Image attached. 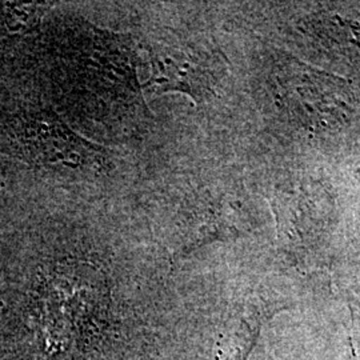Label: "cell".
Returning <instances> with one entry per match:
<instances>
[{"label":"cell","instance_id":"obj_5","mask_svg":"<svg viewBox=\"0 0 360 360\" xmlns=\"http://www.w3.org/2000/svg\"><path fill=\"white\" fill-rule=\"evenodd\" d=\"M49 3H31V4H20L16 3L8 4V27L11 31H22L26 27L38 23L41 13L49 7Z\"/></svg>","mask_w":360,"mask_h":360},{"label":"cell","instance_id":"obj_1","mask_svg":"<svg viewBox=\"0 0 360 360\" xmlns=\"http://www.w3.org/2000/svg\"><path fill=\"white\" fill-rule=\"evenodd\" d=\"M151 75L143 90L151 94L183 92L193 102L208 99L215 91L221 65L212 52L193 46L159 44L150 51Z\"/></svg>","mask_w":360,"mask_h":360},{"label":"cell","instance_id":"obj_3","mask_svg":"<svg viewBox=\"0 0 360 360\" xmlns=\"http://www.w3.org/2000/svg\"><path fill=\"white\" fill-rule=\"evenodd\" d=\"M283 103L303 122L315 127H330L346 117L348 105L339 86L328 75L296 68L283 80Z\"/></svg>","mask_w":360,"mask_h":360},{"label":"cell","instance_id":"obj_4","mask_svg":"<svg viewBox=\"0 0 360 360\" xmlns=\"http://www.w3.org/2000/svg\"><path fill=\"white\" fill-rule=\"evenodd\" d=\"M260 330L257 318H243L227 327L215 348V360H245Z\"/></svg>","mask_w":360,"mask_h":360},{"label":"cell","instance_id":"obj_2","mask_svg":"<svg viewBox=\"0 0 360 360\" xmlns=\"http://www.w3.org/2000/svg\"><path fill=\"white\" fill-rule=\"evenodd\" d=\"M25 139L40 162L70 169L103 165V150L70 129L59 116L46 112L25 129Z\"/></svg>","mask_w":360,"mask_h":360}]
</instances>
